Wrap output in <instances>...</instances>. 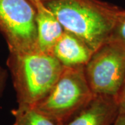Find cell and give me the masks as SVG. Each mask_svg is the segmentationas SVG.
<instances>
[{"label":"cell","mask_w":125,"mask_h":125,"mask_svg":"<svg viewBox=\"0 0 125 125\" xmlns=\"http://www.w3.org/2000/svg\"><path fill=\"white\" fill-rule=\"evenodd\" d=\"M31 3L36 9L38 49L51 54L64 29L55 15L43 2L40 0H33Z\"/></svg>","instance_id":"cell-7"},{"label":"cell","mask_w":125,"mask_h":125,"mask_svg":"<svg viewBox=\"0 0 125 125\" xmlns=\"http://www.w3.org/2000/svg\"><path fill=\"white\" fill-rule=\"evenodd\" d=\"M64 67L85 65L93 52L77 37L64 31L52 53Z\"/></svg>","instance_id":"cell-8"},{"label":"cell","mask_w":125,"mask_h":125,"mask_svg":"<svg viewBox=\"0 0 125 125\" xmlns=\"http://www.w3.org/2000/svg\"><path fill=\"white\" fill-rule=\"evenodd\" d=\"M84 71L94 95L117 97L125 79V47L108 40L94 52Z\"/></svg>","instance_id":"cell-4"},{"label":"cell","mask_w":125,"mask_h":125,"mask_svg":"<svg viewBox=\"0 0 125 125\" xmlns=\"http://www.w3.org/2000/svg\"><path fill=\"white\" fill-rule=\"evenodd\" d=\"M8 77L7 71L0 65V97L4 90L6 83Z\"/></svg>","instance_id":"cell-12"},{"label":"cell","mask_w":125,"mask_h":125,"mask_svg":"<svg viewBox=\"0 0 125 125\" xmlns=\"http://www.w3.org/2000/svg\"><path fill=\"white\" fill-rule=\"evenodd\" d=\"M64 31L95 52L108 41L122 9L101 0H52L44 2Z\"/></svg>","instance_id":"cell-1"},{"label":"cell","mask_w":125,"mask_h":125,"mask_svg":"<svg viewBox=\"0 0 125 125\" xmlns=\"http://www.w3.org/2000/svg\"><path fill=\"white\" fill-rule=\"evenodd\" d=\"M117 99L119 106V113H125V79Z\"/></svg>","instance_id":"cell-11"},{"label":"cell","mask_w":125,"mask_h":125,"mask_svg":"<svg viewBox=\"0 0 125 125\" xmlns=\"http://www.w3.org/2000/svg\"><path fill=\"white\" fill-rule=\"evenodd\" d=\"M94 96L84 65L65 67L49 93L33 108L61 125L71 120Z\"/></svg>","instance_id":"cell-3"},{"label":"cell","mask_w":125,"mask_h":125,"mask_svg":"<svg viewBox=\"0 0 125 125\" xmlns=\"http://www.w3.org/2000/svg\"><path fill=\"white\" fill-rule=\"evenodd\" d=\"M29 1H30L31 2H32L33 0H29ZM40 1H41L42 2H43V3H44V2H46V1H52V0H40Z\"/></svg>","instance_id":"cell-14"},{"label":"cell","mask_w":125,"mask_h":125,"mask_svg":"<svg viewBox=\"0 0 125 125\" xmlns=\"http://www.w3.org/2000/svg\"><path fill=\"white\" fill-rule=\"evenodd\" d=\"M13 125H58L33 107L18 106L12 110Z\"/></svg>","instance_id":"cell-9"},{"label":"cell","mask_w":125,"mask_h":125,"mask_svg":"<svg viewBox=\"0 0 125 125\" xmlns=\"http://www.w3.org/2000/svg\"><path fill=\"white\" fill-rule=\"evenodd\" d=\"M111 125H125V113H119Z\"/></svg>","instance_id":"cell-13"},{"label":"cell","mask_w":125,"mask_h":125,"mask_svg":"<svg viewBox=\"0 0 125 125\" xmlns=\"http://www.w3.org/2000/svg\"><path fill=\"white\" fill-rule=\"evenodd\" d=\"M7 66L16 92L18 106L33 107L52 88L64 66L52 54L39 50L9 52Z\"/></svg>","instance_id":"cell-2"},{"label":"cell","mask_w":125,"mask_h":125,"mask_svg":"<svg viewBox=\"0 0 125 125\" xmlns=\"http://www.w3.org/2000/svg\"><path fill=\"white\" fill-rule=\"evenodd\" d=\"M118 115L117 97L95 95L71 120L61 125H111Z\"/></svg>","instance_id":"cell-6"},{"label":"cell","mask_w":125,"mask_h":125,"mask_svg":"<svg viewBox=\"0 0 125 125\" xmlns=\"http://www.w3.org/2000/svg\"><path fill=\"white\" fill-rule=\"evenodd\" d=\"M108 40L116 42L125 47V9L122 10Z\"/></svg>","instance_id":"cell-10"},{"label":"cell","mask_w":125,"mask_h":125,"mask_svg":"<svg viewBox=\"0 0 125 125\" xmlns=\"http://www.w3.org/2000/svg\"><path fill=\"white\" fill-rule=\"evenodd\" d=\"M36 15L29 0H0V33L9 52L38 50Z\"/></svg>","instance_id":"cell-5"}]
</instances>
